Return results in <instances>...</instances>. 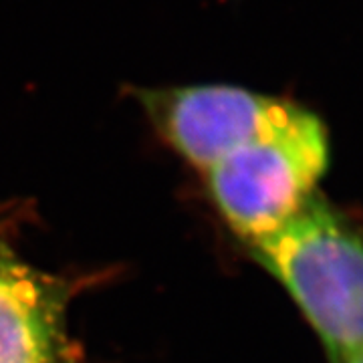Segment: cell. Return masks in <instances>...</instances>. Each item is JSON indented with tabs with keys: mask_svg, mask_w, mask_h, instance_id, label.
<instances>
[{
	"mask_svg": "<svg viewBox=\"0 0 363 363\" xmlns=\"http://www.w3.org/2000/svg\"><path fill=\"white\" fill-rule=\"evenodd\" d=\"M67 279L26 262L0 228V363H81Z\"/></svg>",
	"mask_w": 363,
	"mask_h": 363,
	"instance_id": "277c9868",
	"label": "cell"
},
{
	"mask_svg": "<svg viewBox=\"0 0 363 363\" xmlns=\"http://www.w3.org/2000/svg\"><path fill=\"white\" fill-rule=\"evenodd\" d=\"M329 168L323 121L289 101L285 111L202 172L210 198L245 242L285 224L315 192Z\"/></svg>",
	"mask_w": 363,
	"mask_h": 363,
	"instance_id": "7a4b0ae2",
	"label": "cell"
},
{
	"mask_svg": "<svg viewBox=\"0 0 363 363\" xmlns=\"http://www.w3.org/2000/svg\"><path fill=\"white\" fill-rule=\"evenodd\" d=\"M341 363H363V350L351 353L350 357H347V359H343Z\"/></svg>",
	"mask_w": 363,
	"mask_h": 363,
	"instance_id": "5b68a950",
	"label": "cell"
},
{
	"mask_svg": "<svg viewBox=\"0 0 363 363\" xmlns=\"http://www.w3.org/2000/svg\"><path fill=\"white\" fill-rule=\"evenodd\" d=\"M248 255L289 293L331 363L363 350V228L321 192Z\"/></svg>",
	"mask_w": 363,
	"mask_h": 363,
	"instance_id": "6da1fadb",
	"label": "cell"
},
{
	"mask_svg": "<svg viewBox=\"0 0 363 363\" xmlns=\"http://www.w3.org/2000/svg\"><path fill=\"white\" fill-rule=\"evenodd\" d=\"M160 140L200 174L285 111L291 99L224 85L131 87Z\"/></svg>",
	"mask_w": 363,
	"mask_h": 363,
	"instance_id": "3957f363",
	"label": "cell"
}]
</instances>
